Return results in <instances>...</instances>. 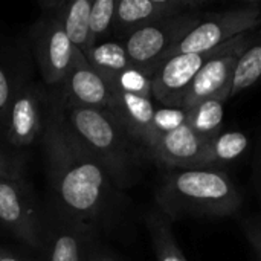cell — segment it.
<instances>
[{
	"label": "cell",
	"mask_w": 261,
	"mask_h": 261,
	"mask_svg": "<svg viewBox=\"0 0 261 261\" xmlns=\"http://www.w3.org/2000/svg\"><path fill=\"white\" fill-rule=\"evenodd\" d=\"M40 139L55 208L92 228L106 222L113 214L119 190L70 130L54 89L46 96Z\"/></svg>",
	"instance_id": "obj_1"
},
{
	"label": "cell",
	"mask_w": 261,
	"mask_h": 261,
	"mask_svg": "<svg viewBox=\"0 0 261 261\" xmlns=\"http://www.w3.org/2000/svg\"><path fill=\"white\" fill-rule=\"evenodd\" d=\"M60 109L84 148L101 164L118 190L136 185L144 173L150 156L109 112L83 107L67 101L58 89Z\"/></svg>",
	"instance_id": "obj_2"
},
{
	"label": "cell",
	"mask_w": 261,
	"mask_h": 261,
	"mask_svg": "<svg viewBox=\"0 0 261 261\" xmlns=\"http://www.w3.org/2000/svg\"><path fill=\"white\" fill-rule=\"evenodd\" d=\"M159 211L168 219L234 214L242 196L229 176L214 168L168 170L156 190Z\"/></svg>",
	"instance_id": "obj_3"
},
{
	"label": "cell",
	"mask_w": 261,
	"mask_h": 261,
	"mask_svg": "<svg viewBox=\"0 0 261 261\" xmlns=\"http://www.w3.org/2000/svg\"><path fill=\"white\" fill-rule=\"evenodd\" d=\"M202 17L196 12H187L128 32L124 35L122 46L130 63L154 75L171 49L200 23Z\"/></svg>",
	"instance_id": "obj_4"
},
{
	"label": "cell",
	"mask_w": 261,
	"mask_h": 261,
	"mask_svg": "<svg viewBox=\"0 0 261 261\" xmlns=\"http://www.w3.org/2000/svg\"><path fill=\"white\" fill-rule=\"evenodd\" d=\"M260 24L261 5L258 2H249L223 12L203 15L200 23L171 49L167 60L179 54H194L216 49L239 35L254 32V29Z\"/></svg>",
	"instance_id": "obj_5"
},
{
	"label": "cell",
	"mask_w": 261,
	"mask_h": 261,
	"mask_svg": "<svg viewBox=\"0 0 261 261\" xmlns=\"http://www.w3.org/2000/svg\"><path fill=\"white\" fill-rule=\"evenodd\" d=\"M29 46L44 86L60 89L67 76L75 49L61 23L55 17L41 14L29 31Z\"/></svg>",
	"instance_id": "obj_6"
},
{
	"label": "cell",
	"mask_w": 261,
	"mask_h": 261,
	"mask_svg": "<svg viewBox=\"0 0 261 261\" xmlns=\"http://www.w3.org/2000/svg\"><path fill=\"white\" fill-rule=\"evenodd\" d=\"M258 38L255 32H246L243 35L236 37L234 43L225 52L211 58L194 76L193 83L188 87V92L184 98L182 109L191 110L194 106L202 102L203 99L219 96L225 101L229 99L231 84L234 70L242 54Z\"/></svg>",
	"instance_id": "obj_7"
},
{
	"label": "cell",
	"mask_w": 261,
	"mask_h": 261,
	"mask_svg": "<svg viewBox=\"0 0 261 261\" xmlns=\"http://www.w3.org/2000/svg\"><path fill=\"white\" fill-rule=\"evenodd\" d=\"M236 38L205 52L194 54H179L168 58L159 66L153 75L151 83V96L156 98L164 107L182 109L184 98L188 92L190 84L193 83L197 72L216 55L225 52L231 47Z\"/></svg>",
	"instance_id": "obj_8"
},
{
	"label": "cell",
	"mask_w": 261,
	"mask_h": 261,
	"mask_svg": "<svg viewBox=\"0 0 261 261\" xmlns=\"http://www.w3.org/2000/svg\"><path fill=\"white\" fill-rule=\"evenodd\" d=\"M0 223L24 245L41 251L43 220L23 180L0 179Z\"/></svg>",
	"instance_id": "obj_9"
},
{
	"label": "cell",
	"mask_w": 261,
	"mask_h": 261,
	"mask_svg": "<svg viewBox=\"0 0 261 261\" xmlns=\"http://www.w3.org/2000/svg\"><path fill=\"white\" fill-rule=\"evenodd\" d=\"M47 92L37 83L26 81L14 95L2 124L6 141L17 148L29 147L41 136Z\"/></svg>",
	"instance_id": "obj_10"
},
{
	"label": "cell",
	"mask_w": 261,
	"mask_h": 261,
	"mask_svg": "<svg viewBox=\"0 0 261 261\" xmlns=\"http://www.w3.org/2000/svg\"><path fill=\"white\" fill-rule=\"evenodd\" d=\"M95 228L76 222L55 208L49 225L43 222L41 251L44 261H89Z\"/></svg>",
	"instance_id": "obj_11"
},
{
	"label": "cell",
	"mask_w": 261,
	"mask_h": 261,
	"mask_svg": "<svg viewBox=\"0 0 261 261\" xmlns=\"http://www.w3.org/2000/svg\"><path fill=\"white\" fill-rule=\"evenodd\" d=\"M58 90L73 104L101 110H110L115 98L110 84L90 66L86 55L76 47L73 49L67 76Z\"/></svg>",
	"instance_id": "obj_12"
},
{
	"label": "cell",
	"mask_w": 261,
	"mask_h": 261,
	"mask_svg": "<svg viewBox=\"0 0 261 261\" xmlns=\"http://www.w3.org/2000/svg\"><path fill=\"white\" fill-rule=\"evenodd\" d=\"M208 141L200 138L185 124L174 132L159 136L148 150L150 161L158 162L167 170L205 168Z\"/></svg>",
	"instance_id": "obj_13"
},
{
	"label": "cell",
	"mask_w": 261,
	"mask_h": 261,
	"mask_svg": "<svg viewBox=\"0 0 261 261\" xmlns=\"http://www.w3.org/2000/svg\"><path fill=\"white\" fill-rule=\"evenodd\" d=\"M199 6L197 0H118L113 28L127 35L138 28L194 12Z\"/></svg>",
	"instance_id": "obj_14"
},
{
	"label": "cell",
	"mask_w": 261,
	"mask_h": 261,
	"mask_svg": "<svg viewBox=\"0 0 261 261\" xmlns=\"http://www.w3.org/2000/svg\"><path fill=\"white\" fill-rule=\"evenodd\" d=\"M115 98L109 110L125 128V132L141 145L148 150L156 144L159 136L153 128L154 106L150 98H142L119 90H113Z\"/></svg>",
	"instance_id": "obj_15"
},
{
	"label": "cell",
	"mask_w": 261,
	"mask_h": 261,
	"mask_svg": "<svg viewBox=\"0 0 261 261\" xmlns=\"http://www.w3.org/2000/svg\"><path fill=\"white\" fill-rule=\"evenodd\" d=\"M93 0H46L40 6L44 15L55 17L70 43L80 49L86 58L89 52V18Z\"/></svg>",
	"instance_id": "obj_16"
},
{
	"label": "cell",
	"mask_w": 261,
	"mask_h": 261,
	"mask_svg": "<svg viewBox=\"0 0 261 261\" xmlns=\"http://www.w3.org/2000/svg\"><path fill=\"white\" fill-rule=\"evenodd\" d=\"M87 61L109 84H112L122 70L132 66L122 43L110 40L95 44L87 54Z\"/></svg>",
	"instance_id": "obj_17"
},
{
	"label": "cell",
	"mask_w": 261,
	"mask_h": 261,
	"mask_svg": "<svg viewBox=\"0 0 261 261\" xmlns=\"http://www.w3.org/2000/svg\"><path fill=\"white\" fill-rule=\"evenodd\" d=\"M26 63L28 61H23L21 57H15L11 49H0V125L5 121L14 95L26 83Z\"/></svg>",
	"instance_id": "obj_18"
},
{
	"label": "cell",
	"mask_w": 261,
	"mask_h": 261,
	"mask_svg": "<svg viewBox=\"0 0 261 261\" xmlns=\"http://www.w3.org/2000/svg\"><path fill=\"white\" fill-rule=\"evenodd\" d=\"M145 223L151 237L156 261H187L173 236L168 217L164 213L151 211L145 217Z\"/></svg>",
	"instance_id": "obj_19"
},
{
	"label": "cell",
	"mask_w": 261,
	"mask_h": 261,
	"mask_svg": "<svg viewBox=\"0 0 261 261\" xmlns=\"http://www.w3.org/2000/svg\"><path fill=\"white\" fill-rule=\"evenodd\" d=\"M226 101L219 96H213L203 99L197 106H194L190 112L188 125L193 128L205 141H211L220 133L222 122H223V104Z\"/></svg>",
	"instance_id": "obj_20"
},
{
	"label": "cell",
	"mask_w": 261,
	"mask_h": 261,
	"mask_svg": "<svg viewBox=\"0 0 261 261\" xmlns=\"http://www.w3.org/2000/svg\"><path fill=\"white\" fill-rule=\"evenodd\" d=\"M261 78V35L242 54L234 70L229 98L252 87Z\"/></svg>",
	"instance_id": "obj_21"
},
{
	"label": "cell",
	"mask_w": 261,
	"mask_h": 261,
	"mask_svg": "<svg viewBox=\"0 0 261 261\" xmlns=\"http://www.w3.org/2000/svg\"><path fill=\"white\" fill-rule=\"evenodd\" d=\"M249 139L242 132H225L219 133L208 142L205 168H211V165L219 162H229L243 154L248 148Z\"/></svg>",
	"instance_id": "obj_22"
},
{
	"label": "cell",
	"mask_w": 261,
	"mask_h": 261,
	"mask_svg": "<svg viewBox=\"0 0 261 261\" xmlns=\"http://www.w3.org/2000/svg\"><path fill=\"white\" fill-rule=\"evenodd\" d=\"M118 0H93L89 18V50L104 41L107 32L113 28ZM89 54V52H87Z\"/></svg>",
	"instance_id": "obj_23"
},
{
	"label": "cell",
	"mask_w": 261,
	"mask_h": 261,
	"mask_svg": "<svg viewBox=\"0 0 261 261\" xmlns=\"http://www.w3.org/2000/svg\"><path fill=\"white\" fill-rule=\"evenodd\" d=\"M151 83H153V75L148 73L147 70L138 67V66H130L125 70H122L110 84L113 90H119L124 93L142 96V98H153L151 96Z\"/></svg>",
	"instance_id": "obj_24"
},
{
	"label": "cell",
	"mask_w": 261,
	"mask_h": 261,
	"mask_svg": "<svg viewBox=\"0 0 261 261\" xmlns=\"http://www.w3.org/2000/svg\"><path fill=\"white\" fill-rule=\"evenodd\" d=\"M190 112L185 109H174V107H161L154 110L153 116V128L158 136L165 133L174 132L179 127L188 124Z\"/></svg>",
	"instance_id": "obj_25"
},
{
	"label": "cell",
	"mask_w": 261,
	"mask_h": 261,
	"mask_svg": "<svg viewBox=\"0 0 261 261\" xmlns=\"http://www.w3.org/2000/svg\"><path fill=\"white\" fill-rule=\"evenodd\" d=\"M0 179L23 180V164L18 158L0 148Z\"/></svg>",
	"instance_id": "obj_26"
},
{
	"label": "cell",
	"mask_w": 261,
	"mask_h": 261,
	"mask_svg": "<svg viewBox=\"0 0 261 261\" xmlns=\"http://www.w3.org/2000/svg\"><path fill=\"white\" fill-rule=\"evenodd\" d=\"M89 261H121L118 257H115L113 254L107 252V251H102V249H93L92 255Z\"/></svg>",
	"instance_id": "obj_27"
},
{
	"label": "cell",
	"mask_w": 261,
	"mask_h": 261,
	"mask_svg": "<svg viewBox=\"0 0 261 261\" xmlns=\"http://www.w3.org/2000/svg\"><path fill=\"white\" fill-rule=\"evenodd\" d=\"M0 261H26L23 260L21 257H18L17 254L11 252V251H6L3 248H0Z\"/></svg>",
	"instance_id": "obj_28"
},
{
	"label": "cell",
	"mask_w": 261,
	"mask_h": 261,
	"mask_svg": "<svg viewBox=\"0 0 261 261\" xmlns=\"http://www.w3.org/2000/svg\"><path fill=\"white\" fill-rule=\"evenodd\" d=\"M254 243H255V248L258 249V254H260V258H261V236L258 239H254Z\"/></svg>",
	"instance_id": "obj_29"
}]
</instances>
